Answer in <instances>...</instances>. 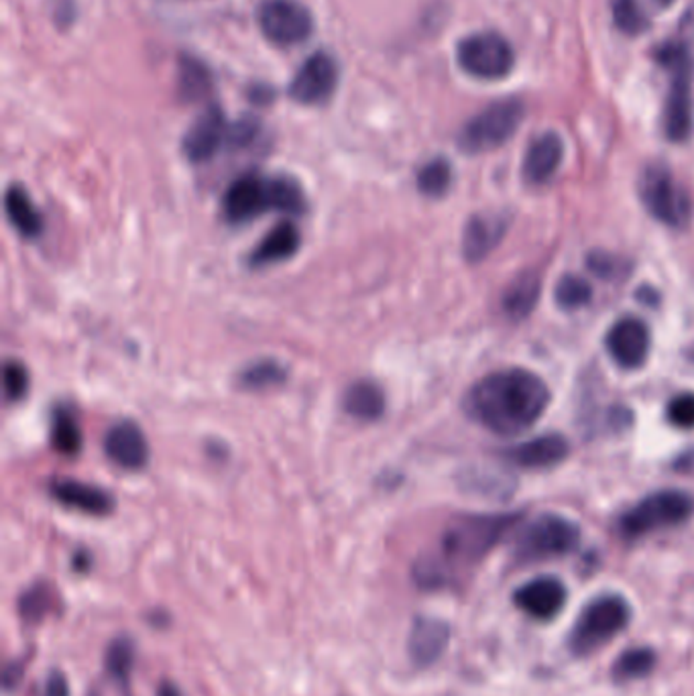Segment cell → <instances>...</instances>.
<instances>
[{"instance_id": "obj_1", "label": "cell", "mask_w": 694, "mask_h": 696, "mask_svg": "<svg viewBox=\"0 0 694 696\" xmlns=\"http://www.w3.org/2000/svg\"><path fill=\"white\" fill-rule=\"evenodd\" d=\"M550 405L544 379L528 369H503L479 379L465 395V412L497 436L532 428Z\"/></svg>"}, {"instance_id": "obj_2", "label": "cell", "mask_w": 694, "mask_h": 696, "mask_svg": "<svg viewBox=\"0 0 694 696\" xmlns=\"http://www.w3.org/2000/svg\"><path fill=\"white\" fill-rule=\"evenodd\" d=\"M516 515H460L441 537L436 554L422 556L414 566L422 589H441L460 570L470 568L491 552L516 525Z\"/></svg>"}, {"instance_id": "obj_3", "label": "cell", "mask_w": 694, "mask_h": 696, "mask_svg": "<svg viewBox=\"0 0 694 696\" xmlns=\"http://www.w3.org/2000/svg\"><path fill=\"white\" fill-rule=\"evenodd\" d=\"M306 208V194L290 175H241L223 198V213L230 222H249L269 210L304 215Z\"/></svg>"}, {"instance_id": "obj_4", "label": "cell", "mask_w": 694, "mask_h": 696, "mask_svg": "<svg viewBox=\"0 0 694 696\" xmlns=\"http://www.w3.org/2000/svg\"><path fill=\"white\" fill-rule=\"evenodd\" d=\"M655 59L670 74L664 131L670 141L682 143L693 131V55L682 41L658 45Z\"/></svg>"}, {"instance_id": "obj_5", "label": "cell", "mask_w": 694, "mask_h": 696, "mask_svg": "<svg viewBox=\"0 0 694 696\" xmlns=\"http://www.w3.org/2000/svg\"><path fill=\"white\" fill-rule=\"evenodd\" d=\"M694 513V497L679 489H664L641 499L619 520L623 536H648L658 530H666L686 522Z\"/></svg>"}, {"instance_id": "obj_6", "label": "cell", "mask_w": 694, "mask_h": 696, "mask_svg": "<svg viewBox=\"0 0 694 696\" xmlns=\"http://www.w3.org/2000/svg\"><path fill=\"white\" fill-rule=\"evenodd\" d=\"M525 108L518 98L499 100L475 115L458 133V148L468 155L506 145L523 121Z\"/></svg>"}, {"instance_id": "obj_7", "label": "cell", "mask_w": 694, "mask_h": 696, "mask_svg": "<svg viewBox=\"0 0 694 696\" xmlns=\"http://www.w3.org/2000/svg\"><path fill=\"white\" fill-rule=\"evenodd\" d=\"M629 623V605L617 595H603L588 602L574 623L568 645L574 654L585 656L614 640Z\"/></svg>"}, {"instance_id": "obj_8", "label": "cell", "mask_w": 694, "mask_h": 696, "mask_svg": "<svg viewBox=\"0 0 694 696\" xmlns=\"http://www.w3.org/2000/svg\"><path fill=\"white\" fill-rule=\"evenodd\" d=\"M640 196L641 204L658 222L672 228L688 225L693 215L691 198L666 165L652 163L641 172Z\"/></svg>"}, {"instance_id": "obj_9", "label": "cell", "mask_w": 694, "mask_h": 696, "mask_svg": "<svg viewBox=\"0 0 694 696\" xmlns=\"http://www.w3.org/2000/svg\"><path fill=\"white\" fill-rule=\"evenodd\" d=\"M456 62L460 69L479 80H501L513 69L516 55L506 37L499 33L468 35L456 47Z\"/></svg>"}, {"instance_id": "obj_10", "label": "cell", "mask_w": 694, "mask_h": 696, "mask_svg": "<svg viewBox=\"0 0 694 696\" xmlns=\"http://www.w3.org/2000/svg\"><path fill=\"white\" fill-rule=\"evenodd\" d=\"M581 530L561 515H542L530 523L516 544V556L525 563L564 556L578 546Z\"/></svg>"}, {"instance_id": "obj_11", "label": "cell", "mask_w": 694, "mask_h": 696, "mask_svg": "<svg viewBox=\"0 0 694 696\" xmlns=\"http://www.w3.org/2000/svg\"><path fill=\"white\" fill-rule=\"evenodd\" d=\"M254 14L263 37L278 47L300 45L314 31V17L300 0H263Z\"/></svg>"}, {"instance_id": "obj_12", "label": "cell", "mask_w": 694, "mask_h": 696, "mask_svg": "<svg viewBox=\"0 0 694 696\" xmlns=\"http://www.w3.org/2000/svg\"><path fill=\"white\" fill-rule=\"evenodd\" d=\"M340 78L338 62L328 52H314L294 74L288 96L297 105L316 107L334 95Z\"/></svg>"}, {"instance_id": "obj_13", "label": "cell", "mask_w": 694, "mask_h": 696, "mask_svg": "<svg viewBox=\"0 0 694 696\" xmlns=\"http://www.w3.org/2000/svg\"><path fill=\"white\" fill-rule=\"evenodd\" d=\"M605 345L609 350V357L614 359L621 369H640L650 357L652 348V335L646 322L640 318H621L615 322L609 328Z\"/></svg>"}, {"instance_id": "obj_14", "label": "cell", "mask_w": 694, "mask_h": 696, "mask_svg": "<svg viewBox=\"0 0 694 696\" xmlns=\"http://www.w3.org/2000/svg\"><path fill=\"white\" fill-rule=\"evenodd\" d=\"M228 131L230 122L227 121L223 108L213 105L189 124L182 139V151L192 163H206L228 145Z\"/></svg>"}, {"instance_id": "obj_15", "label": "cell", "mask_w": 694, "mask_h": 696, "mask_svg": "<svg viewBox=\"0 0 694 696\" xmlns=\"http://www.w3.org/2000/svg\"><path fill=\"white\" fill-rule=\"evenodd\" d=\"M105 455L121 469H145L149 463V443L141 426L134 424L133 420L117 422L105 436Z\"/></svg>"}, {"instance_id": "obj_16", "label": "cell", "mask_w": 694, "mask_h": 696, "mask_svg": "<svg viewBox=\"0 0 694 696\" xmlns=\"http://www.w3.org/2000/svg\"><path fill=\"white\" fill-rule=\"evenodd\" d=\"M513 601L523 613L538 621H550L564 609L566 589L559 578L540 576L516 590Z\"/></svg>"}, {"instance_id": "obj_17", "label": "cell", "mask_w": 694, "mask_h": 696, "mask_svg": "<svg viewBox=\"0 0 694 696\" xmlns=\"http://www.w3.org/2000/svg\"><path fill=\"white\" fill-rule=\"evenodd\" d=\"M509 220L499 213L470 216L463 232V254L470 263H479L494 253L508 232Z\"/></svg>"}, {"instance_id": "obj_18", "label": "cell", "mask_w": 694, "mask_h": 696, "mask_svg": "<svg viewBox=\"0 0 694 696\" xmlns=\"http://www.w3.org/2000/svg\"><path fill=\"white\" fill-rule=\"evenodd\" d=\"M564 157V143L556 133H544L535 137L523 155L521 175L528 184L542 186L552 175L559 172Z\"/></svg>"}, {"instance_id": "obj_19", "label": "cell", "mask_w": 694, "mask_h": 696, "mask_svg": "<svg viewBox=\"0 0 694 696\" xmlns=\"http://www.w3.org/2000/svg\"><path fill=\"white\" fill-rule=\"evenodd\" d=\"M50 493L64 508L76 509L88 515H108L115 509V499L100 487L72 479H55L50 485Z\"/></svg>"}, {"instance_id": "obj_20", "label": "cell", "mask_w": 694, "mask_h": 696, "mask_svg": "<svg viewBox=\"0 0 694 696\" xmlns=\"http://www.w3.org/2000/svg\"><path fill=\"white\" fill-rule=\"evenodd\" d=\"M451 642V628L436 617H418L410 631L408 652L418 666H430L444 654Z\"/></svg>"}, {"instance_id": "obj_21", "label": "cell", "mask_w": 694, "mask_h": 696, "mask_svg": "<svg viewBox=\"0 0 694 696\" xmlns=\"http://www.w3.org/2000/svg\"><path fill=\"white\" fill-rule=\"evenodd\" d=\"M568 456V443L561 434H546L538 436L530 443L513 446L506 453L509 463L523 467V469H550L561 465Z\"/></svg>"}, {"instance_id": "obj_22", "label": "cell", "mask_w": 694, "mask_h": 696, "mask_svg": "<svg viewBox=\"0 0 694 696\" xmlns=\"http://www.w3.org/2000/svg\"><path fill=\"white\" fill-rule=\"evenodd\" d=\"M300 242H302V237L297 227L290 220H283L278 227L269 230L265 239L254 247L247 261L254 269L281 263L297 253Z\"/></svg>"}, {"instance_id": "obj_23", "label": "cell", "mask_w": 694, "mask_h": 696, "mask_svg": "<svg viewBox=\"0 0 694 696\" xmlns=\"http://www.w3.org/2000/svg\"><path fill=\"white\" fill-rule=\"evenodd\" d=\"M343 407L350 417L359 422H375L388 410L386 391L371 379H361L348 385L343 395Z\"/></svg>"}, {"instance_id": "obj_24", "label": "cell", "mask_w": 694, "mask_h": 696, "mask_svg": "<svg viewBox=\"0 0 694 696\" xmlns=\"http://www.w3.org/2000/svg\"><path fill=\"white\" fill-rule=\"evenodd\" d=\"M4 213L9 216V222L25 239H37L43 232V228H45L40 208L33 204L25 188L19 186V184H13L11 188L7 189V194H4Z\"/></svg>"}, {"instance_id": "obj_25", "label": "cell", "mask_w": 694, "mask_h": 696, "mask_svg": "<svg viewBox=\"0 0 694 696\" xmlns=\"http://www.w3.org/2000/svg\"><path fill=\"white\" fill-rule=\"evenodd\" d=\"M540 290H542V282H540L538 273L534 271L521 273L513 282L509 283V287L503 294V302H501L503 312L511 320L528 318L538 306Z\"/></svg>"}, {"instance_id": "obj_26", "label": "cell", "mask_w": 694, "mask_h": 696, "mask_svg": "<svg viewBox=\"0 0 694 696\" xmlns=\"http://www.w3.org/2000/svg\"><path fill=\"white\" fill-rule=\"evenodd\" d=\"M180 96L186 102H194L202 96L208 95L213 88V74L204 66L198 57L194 55H182L180 57Z\"/></svg>"}, {"instance_id": "obj_27", "label": "cell", "mask_w": 694, "mask_h": 696, "mask_svg": "<svg viewBox=\"0 0 694 696\" xmlns=\"http://www.w3.org/2000/svg\"><path fill=\"white\" fill-rule=\"evenodd\" d=\"M288 379V369L280 361L261 359L245 367L237 381L247 391H263V389L278 388Z\"/></svg>"}, {"instance_id": "obj_28", "label": "cell", "mask_w": 694, "mask_h": 696, "mask_svg": "<svg viewBox=\"0 0 694 696\" xmlns=\"http://www.w3.org/2000/svg\"><path fill=\"white\" fill-rule=\"evenodd\" d=\"M418 189L427 198H442L453 184V165L444 157L426 161L415 175Z\"/></svg>"}, {"instance_id": "obj_29", "label": "cell", "mask_w": 694, "mask_h": 696, "mask_svg": "<svg viewBox=\"0 0 694 696\" xmlns=\"http://www.w3.org/2000/svg\"><path fill=\"white\" fill-rule=\"evenodd\" d=\"M52 444H54L55 450L62 455L74 456L80 453V424L66 407L55 410L54 417H52Z\"/></svg>"}, {"instance_id": "obj_30", "label": "cell", "mask_w": 694, "mask_h": 696, "mask_svg": "<svg viewBox=\"0 0 694 696\" xmlns=\"http://www.w3.org/2000/svg\"><path fill=\"white\" fill-rule=\"evenodd\" d=\"M655 666V654L650 648H633L617 657L614 666L615 681L626 683L650 674Z\"/></svg>"}, {"instance_id": "obj_31", "label": "cell", "mask_w": 694, "mask_h": 696, "mask_svg": "<svg viewBox=\"0 0 694 696\" xmlns=\"http://www.w3.org/2000/svg\"><path fill=\"white\" fill-rule=\"evenodd\" d=\"M556 304L566 312L585 308L593 300V287L578 275H564L554 290Z\"/></svg>"}, {"instance_id": "obj_32", "label": "cell", "mask_w": 694, "mask_h": 696, "mask_svg": "<svg viewBox=\"0 0 694 696\" xmlns=\"http://www.w3.org/2000/svg\"><path fill=\"white\" fill-rule=\"evenodd\" d=\"M134 643L129 638H117L108 645L107 650V672L117 683H129V676L133 672Z\"/></svg>"}, {"instance_id": "obj_33", "label": "cell", "mask_w": 694, "mask_h": 696, "mask_svg": "<svg viewBox=\"0 0 694 696\" xmlns=\"http://www.w3.org/2000/svg\"><path fill=\"white\" fill-rule=\"evenodd\" d=\"M54 607V590L47 583L31 585L19 599V613L23 619L37 623Z\"/></svg>"}, {"instance_id": "obj_34", "label": "cell", "mask_w": 694, "mask_h": 696, "mask_svg": "<svg viewBox=\"0 0 694 696\" xmlns=\"http://www.w3.org/2000/svg\"><path fill=\"white\" fill-rule=\"evenodd\" d=\"M615 28L626 35H640L650 28L648 14L638 0H611Z\"/></svg>"}, {"instance_id": "obj_35", "label": "cell", "mask_w": 694, "mask_h": 696, "mask_svg": "<svg viewBox=\"0 0 694 696\" xmlns=\"http://www.w3.org/2000/svg\"><path fill=\"white\" fill-rule=\"evenodd\" d=\"M2 379H4V395L7 402H19L25 398L29 389L28 369L23 362L7 361L2 367Z\"/></svg>"}, {"instance_id": "obj_36", "label": "cell", "mask_w": 694, "mask_h": 696, "mask_svg": "<svg viewBox=\"0 0 694 696\" xmlns=\"http://www.w3.org/2000/svg\"><path fill=\"white\" fill-rule=\"evenodd\" d=\"M668 422L679 429L694 428V393H679L666 405Z\"/></svg>"}, {"instance_id": "obj_37", "label": "cell", "mask_w": 694, "mask_h": 696, "mask_svg": "<svg viewBox=\"0 0 694 696\" xmlns=\"http://www.w3.org/2000/svg\"><path fill=\"white\" fill-rule=\"evenodd\" d=\"M587 263L588 269L601 280H617L628 273V263L623 259L615 254L601 253V251L588 254Z\"/></svg>"}, {"instance_id": "obj_38", "label": "cell", "mask_w": 694, "mask_h": 696, "mask_svg": "<svg viewBox=\"0 0 694 696\" xmlns=\"http://www.w3.org/2000/svg\"><path fill=\"white\" fill-rule=\"evenodd\" d=\"M261 124L253 117H242L237 122L230 124V131H228V145L232 148H247L251 145L257 134H259Z\"/></svg>"}, {"instance_id": "obj_39", "label": "cell", "mask_w": 694, "mask_h": 696, "mask_svg": "<svg viewBox=\"0 0 694 696\" xmlns=\"http://www.w3.org/2000/svg\"><path fill=\"white\" fill-rule=\"evenodd\" d=\"M41 696H69V683H67L66 676L54 670L47 681L43 684V695Z\"/></svg>"}, {"instance_id": "obj_40", "label": "cell", "mask_w": 694, "mask_h": 696, "mask_svg": "<svg viewBox=\"0 0 694 696\" xmlns=\"http://www.w3.org/2000/svg\"><path fill=\"white\" fill-rule=\"evenodd\" d=\"M249 96L253 98L254 102H261V105H263V102H268V100H271V98H273V90H271V88H268L265 84H257V86H254L253 93H251V95Z\"/></svg>"}, {"instance_id": "obj_41", "label": "cell", "mask_w": 694, "mask_h": 696, "mask_svg": "<svg viewBox=\"0 0 694 696\" xmlns=\"http://www.w3.org/2000/svg\"><path fill=\"white\" fill-rule=\"evenodd\" d=\"M160 696H180V690L175 688L174 684H161Z\"/></svg>"}, {"instance_id": "obj_42", "label": "cell", "mask_w": 694, "mask_h": 696, "mask_svg": "<svg viewBox=\"0 0 694 696\" xmlns=\"http://www.w3.org/2000/svg\"><path fill=\"white\" fill-rule=\"evenodd\" d=\"M658 2H660V4H664V7H668V4L672 2V0H658Z\"/></svg>"}]
</instances>
